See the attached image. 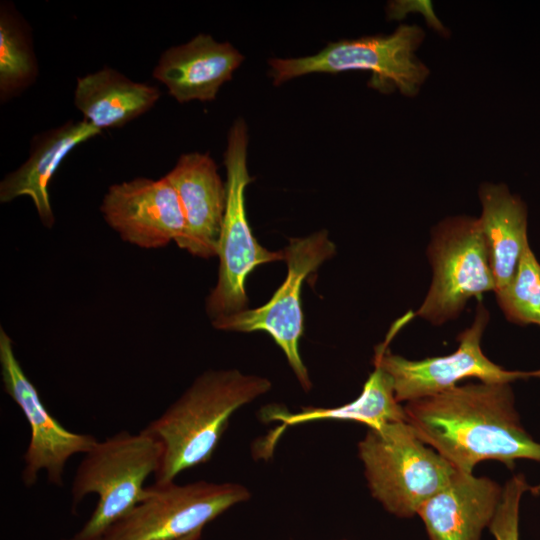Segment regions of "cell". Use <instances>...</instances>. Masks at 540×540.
I'll return each instance as SVG.
<instances>
[{
    "mask_svg": "<svg viewBox=\"0 0 540 540\" xmlns=\"http://www.w3.org/2000/svg\"><path fill=\"white\" fill-rule=\"evenodd\" d=\"M406 421L456 470L473 473L484 460L513 468L518 459L540 463V443L522 426L509 383L457 385L406 402Z\"/></svg>",
    "mask_w": 540,
    "mask_h": 540,
    "instance_id": "6da1fadb",
    "label": "cell"
},
{
    "mask_svg": "<svg viewBox=\"0 0 540 540\" xmlns=\"http://www.w3.org/2000/svg\"><path fill=\"white\" fill-rule=\"evenodd\" d=\"M265 377L237 369L208 370L159 417L142 429L162 445L157 484L174 482L183 471L208 462L229 420L243 406L271 389Z\"/></svg>",
    "mask_w": 540,
    "mask_h": 540,
    "instance_id": "7a4b0ae2",
    "label": "cell"
},
{
    "mask_svg": "<svg viewBox=\"0 0 540 540\" xmlns=\"http://www.w3.org/2000/svg\"><path fill=\"white\" fill-rule=\"evenodd\" d=\"M161 443L141 430H122L84 454L71 486L72 507L96 494V507L85 524L63 540H101L106 531L128 514L145 496L146 479L158 471Z\"/></svg>",
    "mask_w": 540,
    "mask_h": 540,
    "instance_id": "3957f363",
    "label": "cell"
},
{
    "mask_svg": "<svg viewBox=\"0 0 540 540\" xmlns=\"http://www.w3.org/2000/svg\"><path fill=\"white\" fill-rule=\"evenodd\" d=\"M358 457L372 497L403 519L417 515L456 471L406 420L368 429L358 443Z\"/></svg>",
    "mask_w": 540,
    "mask_h": 540,
    "instance_id": "277c9868",
    "label": "cell"
},
{
    "mask_svg": "<svg viewBox=\"0 0 540 540\" xmlns=\"http://www.w3.org/2000/svg\"><path fill=\"white\" fill-rule=\"evenodd\" d=\"M425 38L418 25H400L390 35L365 36L329 43L319 53L291 59H270L269 75L278 86L309 73L368 70V85L383 93L398 89L414 97L429 76L428 67L415 52Z\"/></svg>",
    "mask_w": 540,
    "mask_h": 540,
    "instance_id": "5b68a950",
    "label": "cell"
},
{
    "mask_svg": "<svg viewBox=\"0 0 540 540\" xmlns=\"http://www.w3.org/2000/svg\"><path fill=\"white\" fill-rule=\"evenodd\" d=\"M248 132L242 118L228 132L224 153L226 208L218 243V280L206 300V311L214 320L247 309L245 284L259 265L284 260L283 251H269L254 237L245 209V190L252 181L247 169Z\"/></svg>",
    "mask_w": 540,
    "mask_h": 540,
    "instance_id": "8992f818",
    "label": "cell"
},
{
    "mask_svg": "<svg viewBox=\"0 0 540 540\" xmlns=\"http://www.w3.org/2000/svg\"><path fill=\"white\" fill-rule=\"evenodd\" d=\"M250 498L249 489L234 482L154 483L101 540H178Z\"/></svg>",
    "mask_w": 540,
    "mask_h": 540,
    "instance_id": "52a82bcc",
    "label": "cell"
},
{
    "mask_svg": "<svg viewBox=\"0 0 540 540\" xmlns=\"http://www.w3.org/2000/svg\"><path fill=\"white\" fill-rule=\"evenodd\" d=\"M287 264V276L281 286L264 305L219 317L212 325L223 331H262L271 336L284 353L289 366L304 391L312 383L299 352L303 335L301 289L305 279L335 253V245L325 230L307 237L291 238L282 250Z\"/></svg>",
    "mask_w": 540,
    "mask_h": 540,
    "instance_id": "ba28073f",
    "label": "cell"
},
{
    "mask_svg": "<svg viewBox=\"0 0 540 540\" xmlns=\"http://www.w3.org/2000/svg\"><path fill=\"white\" fill-rule=\"evenodd\" d=\"M428 256L433 278L414 316L441 325L456 318L469 299L495 291L478 219L457 216L440 222L432 232Z\"/></svg>",
    "mask_w": 540,
    "mask_h": 540,
    "instance_id": "9c48e42d",
    "label": "cell"
},
{
    "mask_svg": "<svg viewBox=\"0 0 540 540\" xmlns=\"http://www.w3.org/2000/svg\"><path fill=\"white\" fill-rule=\"evenodd\" d=\"M489 320L488 310L480 302L472 325L458 337L459 346L451 354L409 360L388 350V341L376 347L374 365L385 370L393 381L398 402H409L449 390L467 378L485 383H511L518 379L540 378L536 371H510L493 363L481 348V339Z\"/></svg>",
    "mask_w": 540,
    "mask_h": 540,
    "instance_id": "30bf717a",
    "label": "cell"
},
{
    "mask_svg": "<svg viewBox=\"0 0 540 540\" xmlns=\"http://www.w3.org/2000/svg\"><path fill=\"white\" fill-rule=\"evenodd\" d=\"M0 369L4 391L18 405L30 426V441L23 456V483L26 487L33 486L39 473L45 470L48 482L62 487L67 461L78 453H87L97 442L96 438L67 430L47 410L15 355L12 339L2 327Z\"/></svg>",
    "mask_w": 540,
    "mask_h": 540,
    "instance_id": "8fae6325",
    "label": "cell"
},
{
    "mask_svg": "<svg viewBox=\"0 0 540 540\" xmlns=\"http://www.w3.org/2000/svg\"><path fill=\"white\" fill-rule=\"evenodd\" d=\"M100 211L122 240L144 249L176 242L185 227L179 197L165 176L156 180L138 177L111 185Z\"/></svg>",
    "mask_w": 540,
    "mask_h": 540,
    "instance_id": "7c38bea8",
    "label": "cell"
},
{
    "mask_svg": "<svg viewBox=\"0 0 540 540\" xmlns=\"http://www.w3.org/2000/svg\"><path fill=\"white\" fill-rule=\"evenodd\" d=\"M165 177L177 192L185 220L175 243L197 257L216 256L227 191L215 161L207 153L182 154Z\"/></svg>",
    "mask_w": 540,
    "mask_h": 540,
    "instance_id": "4fadbf2b",
    "label": "cell"
},
{
    "mask_svg": "<svg viewBox=\"0 0 540 540\" xmlns=\"http://www.w3.org/2000/svg\"><path fill=\"white\" fill-rule=\"evenodd\" d=\"M502 489L488 477L456 470L417 512L429 540H481L496 514Z\"/></svg>",
    "mask_w": 540,
    "mask_h": 540,
    "instance_id": "5bb4252c",
    "label": "cell"
},
{
    "mask_svg": "<svg viewBox=\"0 0 540 540\" xmlns=\"http://www.w3.org/2000/svg\"><path fill=\"white\" fill-rule=\"evenodd\" d=\"M243 59L230 43L198 34L187 43L165 50L152 76L179 103L212 101Z\"/></svg>",
    "mask_w": 540,
    "mask_h": 540,
    "instance_id": "9a60e30c",
    "label": "cell"
},
{
    "mask_svg": "<svg viewBox=\"0 0 540 540\" xmlns=\"http://www.w3.org/2000/svg\"><path fill=\"white\" fill-rule=\"evenodd\" d=\"M101 133L83 119L67 121L36 135L27 160L0 182L1 203L27 196L32 200L42 224L51 228L55 217L48 191L50 181L73 149Z\"/></svg>",
    "mask_w": 540,
    "mask_h": 540,
    "instance_id": "2e32d148",
    "label": "cell"
},
{
    "mask_svg": "<svg viewBox=\"0 0 540 540\" xmlns=\"http://www.w3.org/2000/svg\"><path fill=\"white\" fill-rule=\"evenodd\" d=\"M479 199L482 214L478 220L497 295L514 277L523 250L529 243L527 206L505 184H482Z\"/></svg>",
    "mask_w": 540,
    "mask_h": 540,
    "instance_id": "e0dca14e",
    "label": "cell"
},
{
    "mask_svg": "<svg viewBox=\"0 0 540 540\" xmlns=\"http://www.w3.org/2000/svg\"><path fill=\"white\" fill-rule=\"evenodd\" d=\"M159 98L158 87L133 81L111 67L78 77L74 90L75 107L101 131L126 125L153 108Z\"/></svg>",
    "mask_w": 540,
    "mask_h": 540,
    "instance_id": "ac0fdd59",
    "label": "cell"
},
{
    "mask_svg": "<svg viewBox=\"0 0 540 540\" xmlns=\"http://www.w3.org/2000/svg\"><path fill=\"white\" fill-rule=\"evenodd\" d=\"M266 413L268 420L281 422L278 430L326 419L353 421L366 425L368 429L379 430L388 424L406 420L404 406L396 399L390 375L378 365H374L360 395L347 404L333 408L305 407L297 413L274 408Z\"/></svg>",
    "mask_w": 540,
    "mask_h": 540,
    "instance_id": "d6986e66",
    "label": "cell"
},
{
    "mask_svg": "<svg viewBox=\"0 0 540 540\" xmlns=\"http://www.w3.org/2000/svg\"><path fill=\"white\" fill-rule=\"evenodd\" d=\"M38 77L30 29L14 5H0V100L6 102Z\"/></svg>",
    "mask_w": 540,
    "mask_h": 540,
    "instance_id": "ffe728a7",
    "label": "cell"
},
{
    "mask_svg": "<svg viewBox=\"0 0 540 540\" xmlns=\"http://www.w3.org/2000/svg\"><path fill=\"white\" fill-rule=\"evenodd\" d=\"M508 320L520 324L540 326V263L526 244L514 277L496 295Z\"/></svg>",
    "mask_w": 540,
    "mask_h": 540,
    "instance_id": "44dd1931",
    "label": "cell"
},
{
    "mask_svg": "<svg viewBox=\"0 0 540 540\" xmlns=\"http://www.w3.org/2000/svg\"><path fill=\"white\" fill-rule=\"evenodd\" d=\"M532 489L523 474L514 475L506 481L496 514L488 528L494 540H520V503L523 494Z\"/></svg>",
    "mask_w": 540,
    "mask_h": 540,
    "instance_id": "7402d4cb",
    "label": "cell"
},
{
    "mask_svg": "<svg viewBox=\"0 0 540 540\" xmlns=\"http://www.w3.org/2000/svg\"><path fill=\"white\" fill-rule=\"evenodd\" d=\"M203 530L196 531L178 540H201Z\"/></svg>",
    "mask_w": 540,
    "mask_h": 540,
    "instance_id": "603a6c76",
    "label": "cell"
}]
</instances>
